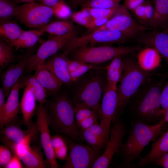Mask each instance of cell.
I'll return each instance as SVG.
<instances>
[{
	"label": "cell",
	"instance_id": "6da1fadb",
	"mask_svg": "<svg viewBox=\"0 0 168 168\" xmlns=\"http://www.w3.org/2000/svg\"><path fill=\"white\" fill-rule=\"evenodd\" d=\"M164 119L154 125H149L140 121L133 123L125 142L119 152L124 166H129L136 159H140L141 153L151 141L162 134V128L166 123Z\"/></svg>",
	"mask_w": 168,
	"mask_h": 168
},
{
	"label": "cell",
	"instance_id": "7a4b0ae2",
	"mask_svg": "<svg viewBox=\"0 0 168 168\" xmlns=\"http://www.w3.org/2000/svg\"><path fill=\"white\" fill-rule=\"evenodd\" d=\"M130 54L122 56L124 69L119 84L117 86L118 101L115 116L123 113L130 99L154 74L142 69L137 59Z\"/></svg>",
	"mask_w": 168,
	"mask_h": 168
},
{
	"label": "cell",
	"instance_id": "3957f363",
	"mask_svg": "<svg viewBox=\"0 0 168 168\" xmlns=\"http://www.w3.org/2000/svg\"><path fill=\"white\" fill-rule=\"evenodd\" d=\"M105 69L91 70L77 81L73 104H84L95 110L99 119L100 101L107 84Z\"/></svg>",
	"mask_w": 168,
	"mask_h": 168
},
{
	"label": "cell",
	"instance_id": "277c9868",
	"mask_svg": "<svg viewBox=\"0 0 168 168\" xmlns=\"http://www.w3.org/2000/svg\"><path fill=\"white\" fill-rule=\"evenodd\" d=\"M164 81L158 82L148 79L134 95L133 109L135 116L141 121H153L164 116L161 96Z\"/></svg>",
	"mask_w": 168,
	"mask_h": 168
},
{
	"label": "cell",
	"instance_id": "5b68a950",
	"mask_svg": "<svg viewBox=\"0 0 168 168\" xmlns=\"http://www.w3.org/2000/svg\"><path fill=\"white\" fill-rule=\"evenodd\" d=\"M47 111L50 127L52 129L79 140L81 133L76 123L74 105L67 96H57L50 104Z\"/></svg>",
	"mask_w": 168,
	"mask_h": 168
},
{
	"label": "cell",
	"instance_id": "8992f818",
	"mask_svg": "<svg viewBox=\"0 0 168 168\" xmlns=\"http://www.w3.org/2000/svg\"><path fill=\"white\" fill-rule=\"evenodd\" d=\"M141 44L131 46L115 47L109 45L91 46L88 44L77 48L68 54L70 59L77 60L95 65L106 62L116 55L124 56L139 51Z\"/></svg>",
	"mask_w": 168,
	"mask_h": 168
},
{
	"label": "cell",
	"instance_id": "52a82bcc",
	"mask_svg": "<svg viewBox=\"0 0 168 168\" xmlns=\"http://www.w3.org/2000/svg\"><path fill=\"white\" fill-rule=\"evenodd\" d=\"M133 39L131 36L120 32L96 30L69 40L61 49L63 52L68 54L75 49L89 44L91 46L124 44Z\"/></svg>",
	"mask_w": 168,
	"mask_h": 168
},
{
	"label": "cell",
	"instance_id": "ba28073f",
	"mask_svg": "<svg viewBox=\"0 0 168 168\" xmlns=\"http://www.w3.org/2000/svg\"><path fill=\"white\" fill-rule=\"evenodd\" d=\"M54 15L52 7L35 2L19 5L15 19L26 27L37 30L48 24Z\"/></svg>",
	"mask_w": 168,
	"mask_h": 168
},
{
	"label": "cell",
	"instance_id": "9c48e42d",
	"mask_svg": "<svg viewBox=\"0 0 168 168\" xmlns=\"http://www.w3.org/2000/svg\"><path fill=\"white\" fill-rule=\"evenodd\" d=\"M69 153L63 168H92L96 160L102 154L87 145L68 141Z\"/></svg>",
	"mask_w": 168,
	"mask_h": 168
},
{
	"label": "cell",
	"instance_id": "30bf717a",
	"mask_svg": "<svg viewBox=\"0 0 168 168\" xmlns=\"http://www.w3.org/2000/svg\"><path fill=\"white\" fill-rule=\"evenodd\" d=\"M123 6L119 12L110 18L104 25L93 31L99 30H108L120 32L131 36L134 39L141 33L153 29L139 24L132 16L129 11Z\"/></svg>",
	"mask_w": 168,
	"mask_h": 168
},
{
	"label": "cell",
	"instance_id": "8fae6325",
	"mask_svg": "<svg viewBox=\"0 0 168 168\" xmlns=\"http://www.w3.org/2000/svg\"><path fill=\"white\" fill-rule=\"evenodd\" d=\"M114 117L110 128V136L103 153L94 163L93 168H107L109 166L113 155L123 145V139L127 133L126 128L118 118Z\"/></svg>",
	"mask_w": 168,
	"mask_h": 168
},
{
	"label": "cell",
	"instance_id": "7c38bea8",
	"mask_svg": "<svg viewBox=\"0 0 168 168\" xmlns=\"http://www.w3.org/2000/svg\"><path fill=\"white\" fill-rule=\"evenodd\" d=\"M36 125L40 133V142L46 159L47 165L51 168H57L59 165L56 160L52 147L49 129V122L46 108L40 104L36 108Z\"/></svg>",
	"mask_w": 168,
	"mask_h": 168
},
{
	"label": "cell",
	"instance_id": "4fadbf2b",
	"mask_svg": "<svg viewBox=\"0 0 168 168\" xmlns=\"http://www.w3.org/2000/svg\"><path fill=\"white\" fill-rule=\"evenodd\" d=\"M117 101V85L107 83L100 104L99 119L100 124L106 137L109 139L111 124L116 113Z\"/></svg>",
	"mask_w": 168,
	"mask_h": 168
},
{
	"label": "cell",
	"instance_id": "5bb4252c",
	"mask_svg": "<svg viewBox=\"0 0 168 168\" xmlns=\"http://www.w3.org/2000/svg\"><path fill=\"white\" fill-rule=\"evenodd\" d=\"M69 40L50 35L38 48L36 53L30 56L25 68L26 72L35 70L49 58L56 54Z\"/></svg>",
	"mask_w": 168,
	"mask_h": 168
},
{
	"label": "cell",
	"instance_id": "9a60e30c",
	"mask_svg": "<svg viewBox=\"0 0 168 168\" xmlns=\"http://www.w3.org/2000/svg\"><path fill=\"white\" fill-rule=\"evenodd\" d=\"M133 40L155 49L168 64V27L162 30L152 29L145 31Z\"/></svg>",
	"mask_w": 168,
	"mask_h": 168
},
{
	"label": "cell",
	"instance_id": "2e32d148",
	"mask_svg": "<svg viewBox=\"0 0 168 168\" xmlns=\"http://www.w3.org/2000/svg\"><path fill=\"white\" fill-rule=\"evenodd\" d=\"M10 148L28 168H44L47 166L42 155L37 149L23 144L12 143Z\"/></svg>",
	"mask_w": 168,
	"mask_h": 168
},
{
	"label": "cell",
	"instance_id": "e0dca14e",
	"mask_svg": "<svg viewBox=\"0 0 168 168\" xmlns=\"http://www.w3.org/2000/svg\"><path fill=\"white\" fill-rule=\"evenodd\" d=\"M24 86L23 83L18 80L11 90L6 102L4 113L0 117L1 128L6 124L15 121L21 110L19 101V91Z\"/></svg>",
	"mask_w": 168,
	"mask_h": 168
},
{
	"label": "cell",
	"instance_id": "ac0fdd59",
	"mask_svg": "<svg viewBox=\"0 0 168 168\" xmlns=\"http://www.w3.org/2000/svg\"><path fill=\"white\" fill-rule=\"evenodd\" d=\"M68 54L64 52L55 54L48 58L42 66L52 72L63 83L70 85L72 83L68 69Z\"/></svg>",
	"mask_w": 168,
	"mask_h": 168
},
{
	"label": "cell",
	"instance_id": "d6986e66",
	"mask_svg": "<svg viewBox=\"0 0 168 168\" xmlns=\"http://www.w3.org/2000/svg\"><path fill=\"white\" fill-rule=\"evenodd\" d=\"M43 33L68 40L78 37L79 30L73 23L69 21H56L49 23L37 30Z\"/></svg>",
	"mask_w": 168,
	"mask_h": 168
},
{
	"label": "cell",
	"instance_id": "ffe728a7",
	"mask_svg": "<svg viewBox=\"0 0 168 168\" xmlns=\"http://www.w3.org/2000/svg\"><path fill=\"white\" fill-rule=\"evenodd\" d=\"M30 56L26 55L16 64H11L1 76L2 88L5 96L9 94L27 65Z\"/></svg>",
	"mask_w": 168,
	"mask_h": 168
},
{
	"label": "cell",
	"instance_id": "44dd1931",
	"mask_svg": "<svg viewBox=\"0 0 168 168\" xmlns=\"http://www.w3.org/2000/svg\"><path fill=\"white\" fill-rule=\"evenodd\" d=\"M15 121L6 124L1 128V138L13 143L21 144L28 138L32 137L33 132L37 130L36 126L32 124L27 127V131L23 130L19 125L14 123Z\"/></svg>",
	"mask_w": 168,
	"mask_h": 168
},
{
	"label": "cell",
	"instance_id": "7402d4cb",
	"mask_svg": "<svg viewBox=\"0 0 168 168\" xmlns=\"http://www.w3.org/2000/svg\"><path fill=\"white\" fill-rule=\"evenodd\" d=\"M25 86L20 105L23 123L28 127L32 124V118L35 112L36 100L32 87L29 85Z\"/></svg>",
	"mask_w": 168,
	"mask_h": 168
},
{
	"label": "cell",
	"instance_id": "603a6c76",
	"mask_svg": "<svg viewBox=\"0 0 168 168\" xmlns=\"http://www.w3.org/2000/svg\"><path fill=\"white\" fill-rule=\"evenodd\" d=\"M161 57L155 49L147 47L140 50L136 59L138 65L142 69L152 72L160 66Z\"/></svg>",
	"mask_w": 168,
	"mask_h": 168
},
{
	"label": "cell",
	"instance_id": "cb8c5ba5",
	"mask_svg": "<svg viewBox=\"0 0 168 168\" xmlns=\"http://www.w3.org/2000/svg\"><path fill=\"white\" fill-rule=\"evenodd\" d=\"M168 151V130L152 146L150 152L137 162L139 166L150 164Z\"/></svg>",
	"mask_w": 168,
	"mask_h": 168
},
{
	"label": "cell",
	"instance_id": "d4e9b609",
	"mask_svg": "<svg viewBox=\"0 0 168 168\" xmlns=\"http://www.w3.org/2000/svg\"><path fill=\"white\" fill-rule=\"evenodd\" d=\"M35 71L34 76L46 91L51 93H57L63 84L52 72L42 66Z\"/></svg>",
	"mask_w": 168,
	"mask_h": 168
},
{
	"label": "cell",
	"instance_id": "484cf974",
	"mask_svg": "<svg viewBox=\"0 0 168 168\" xmlns=\"http://www.w3.org/2000/svg\"><path fill=\"white\" fill-rule=\"evenodd\" d=\"M154 13L150 27L162 30L168 27V0H155Z\"/></svg>",
	"mask_w": 168,
	"mask_h": 168
},
{
	"label": "cell",
	"instance_id": "4316f807",
	"mask_svg": "<svg viewBox=\"0 0 168 168\" xmlns=\"http://www.w3.org/2000/svg\"><path fill=\"white\" fill-rule=\"evenodd\" d=\"M24 30L16 20H0V38L8 44L16 40Z\"/></svg>",
	"mask_w": 168,
	"mask_h": 168
},
{
	"label": "cell",
	"instance_id": "83f0119b",
	"mask_svg": "<svg viewBox=\"0 0 168 168\" xmlns=\"http://www.w3.org/2000/svg\"><path fill=\"white\" fill-rule=\"evenodd\" d=\"M68 70L73 83L90 71L95 69H105V67L87 63L77 60L68 58Z\"/></svg>",
	"mask_w": 168,
	"mask_h": 168
},
{
	"label": "cell",
	"instance_id": "f1b7e54d",
	"mask_svg": "<svg viewBox=\"0 0 168 168\" xmlns=\"http://www.w3.org/2000/svg\"><path fill=\"white\" fill-rule=\"evenodd\" d=\"M121 55H116L110 63L106 66L107 83L117 85L122 78L124 69V65Z\"/></svg>",
	"mask_w": 168,
	"mask_h": 168
},
{
	"label": "cell",
	"instance_id": "f546056e",
	"mask_svg": "<svg viewBox=\"0 0 168 168\" xmlns=\"http://www.w3.org/2000/svg\"><path fill=\"white\" fill-rule=\"evenodd\" d=\"M131 12L139 24L150 28V23L153 15L154 8L150 2L145 0Z\"/></svg>",
	"mask_w": 168,
	"mask_h": 168
},
{
	"label": "cell",
	"instance_id": "4dcf8cb0",
	"mask_svg": "<svg viewBox=\"0 0 168 168\" xmlns=\"http://www.w3.org/2000/svg\"><path fill=\"white\" fill-rule=\"evenodd\" d=\"M44 34L35 29L24 30L16 40L8 44L12 47H15L16 50L20 48L31 47L36 44L40 36L44 35Z\"/></svg>",
	"mask_w": 168,
	"mask_h": 168
},
{
	"label": "cell",
	"instance_id": "1f68e13d",
	"mask_svg": "<svg viewBox=\"0 0 168 168\" xmlns=\"http://www.w3.org/2000/svg\"><path fill=\"white\" fill-rule=\"evenodd\" d=\"M20 80L25 86L29 85L32 87L36 100L40 104L43 105L46 102V90L34 75H27Z\"/></svg>",
	"mask_w": 168,
	"mask_h": 168
},
{
	"label": "cell",
	"instance_id": "d6a6232c",
	"mask_svg": "<svg viewBox=\"0 0 168 168\" xmlns=\"http://www.w3.org/2000/svg\"><path fill=\"white\" fill-rule=\"evenodd\" d=\"M51 144L56 159L65 160L69 150L68 143L63 136L58 134L51 137Z\"/></svg>",
	"mask_w": 168,
	"mask_h": 168
},
{
	"label": "cell",
	"instance_id": "836d02e7",
	"mask_svg": "<svg viewBox=\"0 0 168 168\" xmlns=\"http://www.w3.org/2000/svg\"><path fill=\"white\" fill-rule=\"evenodd\" d=\"M19 5L11 0H0V20L16 18Z\"/></svg>",
	"mask_w": 168,
	"mask_h": 168
},
{
	"label": "cell",
	"instance_id": "e575fe53",
	"mask_svg": "<svg viewBox=\"0 0 168 168\" xmlns=\"http://www.w3.org/2000/svg\"><path fill=\"white\" fill-rule=\"evenodd\" d=\"M81 136L86 142L87 145L98 150L105 149L108 142L103 138L86 130L80 131Z\"/></svg>",
	"mask_w": 168,
	"mask_h": 168
},
{
	"label": "cell",
	"instance_id": "d590c367",
	"mask_svg": "<svg viewBox=\"0 0 168 168\" xmlns=\"http://www.w3.org/2000/svg\"><path fill=\"white\" fill-rule=\"evenodd\" d=\"M12 47L5 41L0 39V66L1 69L5 68L13 62L15 56Z\"/></svg>",
	"mask_w": 168,
	"mask_h": 168
},
{
	"label": "cell",
	"instance_id": "8d00e7d4",
	"mask_svg": "<svg viewBox=\"0 0 168 168\" xmlns=\"http://www.w3.org/2000/svg\"><path fill=\"white\" fill-rule=\"evenodd\" d=\"M123 5H119L114 7L110 9L83 7L93 18L101 17L111 18L119 12L123 7Z\"/></svg>",
	"mask_w": 168,
	"mask_h": 168
},
{
	"label": "cell",
	"instance_id": "74e56055",
	"mask_svg": "<svg viewBox=\"0 0 168 168\" xmlns=\"http://www.w3.org/2000/svg\"><path fill=\"white\" fill-rule=\"evenodd\" d=\"M74 105L75 119L77 126L84 119L94 114H97L95 110L84 104L75 103Z\"/></svg>",
	"mask_w": 168,
	"mask_h": 168
},
{
	"label": "cell",
	"instance_id": "f35d334b",
	"mask_svg": "<svg viewBox=\"0 0 168 168\" xmlns=\"http://www.w3.org/2000/svg\"><path fill=\"white\" fill-rule=\"evenodd\" d=\"M122 0H88L82 5L83 7L110 9L119 5Z\"/></svg>",
	"mask_w": 168,
	"mask_h": 168
},
{
	"label": "cell",
	"instance_id": "ab89813d",
	"mask_svg": "<svg viewBox=\"0 0 168 168\" xmlns=\"http://www.w3.org/2000/svg\"><path fill=\"white\" fill-rule=\"evenodd\" d=\"M72 18L73 21L84 26L88 30L92 17L87 11L82 7L81 11L73 13Z\"/></svg>",
	"mask_w": 168,
	"mask_h": 168
},
{
	"label": "cell",
	"instance_id": "60d3db41",
	"mask_svg": "<svg viewBox=\"0 0 168 168\" xmlns=\"http://www.w3.org/2000/svg\"><path fill=\"white\" fill-rule=\"evenodd\" d=\"M52 8L54 10L55 15L59 18H66L70 15V8L63 0L60 1L55 6Z\"/></svg>",
	"mask_w": 168,
	"mask_h": 168
},
{
	"label": "cell",
	"instance_id": "b9f144b4",
	"mask_svg": "<svg viewBox=\"0 0 168 168\" xmlns=\"http://www.w3.org/2000/svg\"><path fill=\"white\" fill-rule=\"evenodd\" d=\"M10 149L5 145L0 146V167H4L11 160L12 155Z\"/></svg>",
	"mask_w": 168,
	"mask_h": 168
},
{
	"label": "cell",
	"instance_id": "7bdbcfd3",
	"mask_svg": "<svg viewBox=\"0 0 168 168\" xmlns=\"http://www.w3.org/2000/svg\"><path fill=\"white\" fill-rule=\"evenodd\" d=\"M98 119L97 114H94L84 119L77 126L80 131L86 130L94 124L98 123Z\"/></svg>",
	"mask_w": 168,
	"mask_h": 168
},
{
	"label": "cell",
	"instance_id": "ee69618b",
	"mask_svg": "<svg viewBox=\"0 0 168 168\" xmlns=\"http://www.w3.org/2000/svg\"><path fill=\"white\" fill-rule=\"evenodd\" d=\"M111 18L101 17L92 18L91 24L88 30L90 33L105 24Z\"/></svg>",
	"mask_w": 168,
	"mask_h": 168
},
{
	"label": "cell",
	"instance_id": "f6af8a7d",
	"mask_svg": "<svg viewBox=\"0 0 168 168\" xmlns=\"http://www.w3.org/2000/svg\"><path fill=\"white\" fill-rule=\"evenodd\" d=\"M86 130L90 131L95 135L103 138L108 142L109 139L106 137L103 129L100 124L98 123L94 124Z\"/></svg>",
	"mask_w": 168,
	"mask_h": 168
},
{
	"label": "cell",
	"instance_id": "bcb514c9",
	"mask_svg": "<svg viewBox=\"0 0 168 168\" xmlns=\"http://www.w3.org/2000/svg\"><path fill=\"white\" fill-rule=\"evenodd\" d=\"M161 101L164 114L166 109L168 106V82L161 91Z\"/></svg>",
	"mask_w": 168,
	"mask_h": 168
},
{
	"label": "cell",
	"instance_id": "7dc6e473",
	"mask_svg": "<svg viewBox=\"0 0 168 168\" xmlns=\"http://www.w3.org/2000/svg\"><path fill=\"white\" fill-rule=\"evenodd\" d=\"M24 167L20 157L17 155L14 154L10 161L5 167L6 168H23Z\"/></svg>",
	"mask_w": 168,
	"mask_h": 168
},
{
	"label": "cell",
	"instance_id": "c3c4849f",
	"mask_svg": "<svg viewBox=\"0 0 168 168\" xmlns=\"http://www.w3.org/2000/svg\"><path fill=\"white\" fill-rule=\"evenodd\" d=\"M145 0H124L123 5L129 11H133Z\"/></svg>",
	"mask_w": 168,
	"mask_h": 168
},
{
	"label": "cell",
	"instance_id": "681fc988",
	"mask_svg": "<svg viewBox=\"0 0 168 168\" xmlns=\"http://www.w3.org/2000/svg\"><path fill=\"white\" fill-rule=\"evenodd\" d=\"M152 164H156L164 168H168V151L161 155L154 161Z\"/></svg>",
	"mask_w": 168,
	"mask_h": 168
},
{
	"label": "cell",
	"instance_id": "f907efd6",
	"mask_svg": "<svg viewBox=\"0 0 168 168\" xmlns=\"http://www.w3.org/2000/svg\"><path fill=\"white\" fill-rule=\"evenodd\" d=\"M5 95L2 88L0 89V117H1L4 111L6 102L5 101Z\"/></svg>",
	"mask_w": 168,
	"mask_h": 168
},
{
	"label": "cell",
	"instance_id": "816d5d0a",
	"mask_svg": "<svg viewBox=\"0 0 168 168\" xmlns=\"http://www.w3.org/2000/svg\"><path fill=\"white\" fill-rule=\"evenodd\" d=\"M15 2L17 3L21 2L31 3L35 2V0H16Z\"/></svg>",
	"mask_w": 168,
	"mask_h": 168
},
{
	"label": "cell",
	"instance_id": "f5cc1de1",
	"mask_svg": "<svg viewBox=\"0 0 168 168\" xmlns=\"http://www.w3.org/2000/svg\"><path fill=\"white\" fill-rule=\"evenodd\" d=\"M158 76L161 77V79L165 80L166 78L168 77V71L164 73H162L158 74Z\"/></svg>",
	"mask_w": 168,
	"mask_h": 168
},
{
	"label": "cell",
	"instance_id": "db71d44e",
	"mask_svg": "<svg viewBox=\"0 0 168 168\" xmlns=\"http://www.w3.org/2000/svg\"><path fill=\"white\" fill-rule=\"evenodd\" d=\"M164 119L166 122H168V106L166 109L164 113Z\"/></svg>",
	"mask_w": 168,
	"mask_h": 168
},
{
	"label": "cell",
	"instance_id": "11a10c76",
	"mask_svg": "<svg viewBox=\"0 0 168 168\" xmlns=\"http://www.w3.org/2000/svg\"><path fill=\"white\" fill-rule=\"evenodd\" d=\"M153 5H154L155 0H148Z\"/></svg>",
	"mask_w": 168,
	"mask_h": 168
},
{
	"label": "cell",
	"instance_id": "9f6ffc18",
	"mask_svg": "<svg viewBox=\"0 0 168 168\" xmlns=\"http://www.w3.org/2000/svg\"><path fill=\"white\" fill-rule=\"evenodd\" d=\"M15 0V1H16V0Z\"/></svg>",
	"mask_w": 168,
	"mask_h": 168
}]
</instances>
